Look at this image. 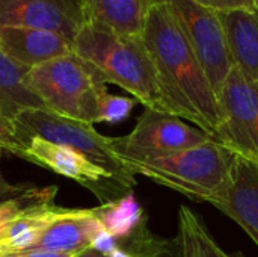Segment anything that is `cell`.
Segmentation results:
<instances>
[{
	"label": "cell",
	"instance_id": "obj_1",
	"mask_svg": "<svg viewBox=\"0 0 258 257\" xmlns=\"http://www.w3.org/2000/svg\"><path fill=\"white\" fill-rule=\"evenodd\" d=\"M141 38L151 56L166 112L216 139L222 124L218 95L168 3L150 2Z\"/></svg>",
	"mask_w": 258,
	"mask_h": 257
},
{
	"label": "cell",
	"instance_id": "obj_2",
	"mask_svg": "<svg viewBox=\"0 0 258 257\" xmlns=\"http://www.w3.org/2000/svg\"><path fill=\"white\" fill-rule=\"evenodd\" d=\"M73 50L92 65L106 83L121 86L147 109L166 112L151 56L141 36L119 35L85 21L73 39Z\"/></svg>",
	"mask_w": 258,
	"mask_h": 257
},
{
	"label": "cell",
	"instance_id": "obj_3",
	"mask_svg": "<svg viewBox=\"0 0 258 257\" xmlns=\"http://www.w3.org/2000/svg\"><path fill=\"white\" fill-rule=\"evenodd\" d=\"M236 153L218 139L171 151L124 162L133 176L141 174L174 189L194 201L213 204L230 183Z\"/></svg>",
	"mask_w": 258,
	"mask_h": 257
},
{
	"label": "cell",
	"instance_id": "obj_4",
	"mask_svg": "<svg viewBox=\"0 0 258 257\" xmlns=\"http://www.w3.org/2000/svg\"><path fill=\"white\" fill-rule=\"evenodd\" d=\"M24 82L51 112L89 124L101 123V98L107 83L76 53L30 68Z\"/></svg>",
	"mask_w": 258,
	"mask_h": 257
},
{
	"label": "cell",
	"instance_id": "obj_5",
	"mask_svg": "<svg viewBox=\"0 0 258 257\" xmlns=\"http://www.w3.org/2000/svg\"><path fill=\"white\" fill-rule=\"evenodd\" d=\"M18 139L24 144L29 138L38 136L48 142L70 147L88 161L110 173L124 186L132 189L135 176L127 171L118 155L112 148V138L100 135L92 124L68 118L50 109H27L14 120Z\"/></svg>",
	"mask_w": 258,
	"mask_h": 257
},
{
	"label": "cell",
	"instance_id": "obj_6",
	"mask_svg": "<svg viewBox=\"0 0 258 257\" xmlns=\"http://www.w3.org/2000/svg\"><path fill=\"white\" fill-rule=\"evenodd\" d=\"M222 115L218 141L236 155L258 162V85L236 65L218 92Z\"/></svg>",
	"mask_w": 258,
	"mask_h": 257
},
{
	"label": "cell",
	"instance_id": "obj_7",
	"mask_svg": "<svg viewBox=\"0 0 258 257\" xmlns=\"http://www.w3.org/2000/svg\"><path fill=\"white\" fill-rule=\"evenodd\" d=\"M212 139H215L212 135L175 115L145 108L127 136L112 138V148L124 164L151 155L190 148Z\"/></svg>",
	"mask_w": 258,
	"mask_h": 257
},
{
	"label": "cell",
	"instance_id": "obj_8",
	"mask_svg": "<svg viewBox=\"0 0 258 257\" xmlns=\"http://www.w3.org/2000/svg\"><path fill=\"white\" fill-rule=\"evenodd\" d=\"M151 2V0H150ZM169 5L178 26L194 48L216 95L233 64L218 12L195 0H160Z\"/></svg>",
	"mask_w": 258,
	"mask_h": 257
},
{
	"label": "cell",
	"instance_id": "obj_9",
	"mask_svg": "<svg viewBox=\"0 0 258 257\" xmlns=\"http://www.w3.org/2000/svg\"><path fill=\"white\" fill-rule=\"evenodd\" d=\"M21 159L76 180L92 191L103 203L118 200L128 191V188L116 180L110 173L92 164L79 151L48 142L38 136H32L24 142Z\"/></svg>",
	"mask_w": 258,
	"mask_h": 257
},
{
	"label": "cell",
	"instance_id": "obj_10",
	"mask_svg": "<svg viewBox=\"0 0 258 257\" xmlns=\"http://www.w3.org/2000/svg\"><path fill=\"white\" fill-rule=\"evenodd\" d=\"M85 21L82 0H0V26L53 30L73 41Z\"/></svg>",
	"mask_w": 258,
	"mask_h": 257
},
{
	"label": "cell",
	"instance_id": "obj_11",
	"mask_svg": "<svg viewBox=\"0 0 258 257\" xmlns=\"http://www.w3.org/2000/svg\"><path fill=\"white\" fill-rule=\"evenodd\" d=\"M0 52L27 70L74 53L73 41L57 32L8 26H0Z\"/></svg>",
	"mask_w": 258,
	"mask_h": 257
},
{
	"label": "cell",
	"instance_id": "obj_12",
	"mask_svg": "<svg viewBox=\"0 0 258 257\" xmlns=\"http://www.w3.org/2000/svg\"><path fill=\"white\" fill-rule=\"evenodd\" d=\"M212 206L239 224L258 247V170L251 161L236 155L227 191Z\"/></svg>",
	"mask_w": 258,
	"mask_h": 257
},
{
	"label": "cell",
	"instance_id": "obj_13",
	"mask_svg": "<svg viewBox=\"0 0 258 257\" xmlns=\"http://www.w3.org/2000/svg\"><path fill=\"white\" fill-rule=\"evenodd\" d=\"M103 229L104 227L94 214V209H74L70 215L54 221L33 248L74 256L89 248Z\"/></svg>",
	"mask_w": 258,
	"mask_h": 257
},
{
	"label": "cell",
	"instance_id": "obj_14",
	"mask_svg": "<svg viewBox=\"0 0 258 257\" xmlns=\"http://www.w3.org/2000/svg\"><path fill=\"white\" fill-rule=\"evenodd\" d=\"M233 64L258 83V11L218 14Z\"/></svg>",
	"mask_w": 258,
	"mask_h": 257
},
{
	"label": "cell",
	"instance_id": "obj_15",
	"mask_svg": "<svg viewBox=\"0 0 258 257\" xmlns=\"http://www.w3.org/2000/svg\"><path fill=\"white\" fill-rule=\"evenodd\" d=\"M85 20L119 35L141 36L150 0H82Z\"/></svg>",
	"mask_w": 258,
	"mask_h": 257
},
{
	"label": "cell",
	"instance_id": "obj_16",
	"mask_svg": "<svg viewBox=\"0 0 258 257\" xmlns=\"http://www.w3.org/2000/svg\"><path fill=\"white\" fill-rule=\"evenodd\" d=\"M74 209L59 208L54 203L33 208L23 214L0 241V256L33 248L44 232L57 220L70 215Z\"/></svg>",
	"mask_w": 258,
	"mask_h": 257
},
{
	"label": "cell",
	"instance_id": "obj_17",
	"mask_svg": "<svg viewBox=\"0 0 258 257\" xmlns=\"http://www.w3.org/2000/svg\"><path fill=\"white\" fill-rule=\"evenodd\" d=\"M27 71L0 52V112L11 121L23 111L47 109L44 101L27 88L24 82Z\"/></svg>",
	"mask_w": 258,
	"mask_h": 257
},
{
	"label": "cell",
	"instance_id": "obj_18",
	"mask_svg": "<svg viewBox=\"0 0 258 257\" xmlns=\"http://www.w3.org/2000/svg\"><path fill=\"white\" fill-rule=\"evenodd\" d=\"M94 214L101 221L106 232L116 239V242L128 239L147 226L144 209L132 192H127L118 200L103 203V206L94 209Z\"/></svg>",
	"mask_w": 258,
	"mask_h": 257
},
{
	"label": "cell",
	"instance_id": "obj_19",
	"mask_svg": "<svg viewBox=\"0 0 258 257\" xmlns=\"http://www.w3.org/2000/svg\"><path fill=\"white\" fill-rule=\"evenodd\" d=\"M177 242L181 257H242L224 251L209 232L203 218L186 206H181L178 212Z\"/></svg>",
	"mask_w": 258,
	"mask_h": 257
},
{
	"label": "cell",
	"instance_id": "obj_20",
	"mask_svg": "<svg viewBox=\"0 0 258 257\" xmlns=\"http://www.w3.org/2000/svg\"><path fill=\"white\" fill-rule=\"evenodd\" d=\"M56 192H57L56 186L36 188L30 185H23L21 191L15 197L2 203L0 204V241L5 239L9 229L23 214H26L33 208L54 203Z\"/></svg>",
	"mask_w": 258,
	"mask_h": 257
},
{
	"label": "cell",
	"instance_id": "obj_21",
	"mask_svg": "<svg viewBox=\"0 0 258 257\" xmlns=\"http://www.w3.org/2000/svg\"><path fill=\"white\" fill-rule=\"evenodd\" d=\"M125 244L119 247L138 257H181L180 245L175 241H166L154 236L147 226L138 230L128 239L119 241L118 244Z\"/></svg>",
	"mask_w": 258,
	"mask_h": 257
},
{
	"label": "cell",
	"instance_id": "obj_22",
	"mask_svg": "<svg viewBox=\"0 0 258 257\" xmlns=\"http://www.w3.org/2000/svg\"><path fill=\"white\" fill-rule=\"evenodd\" d=\"M138 101L124 95H113L106 92L101 98V123H121L124 121Z\"/></svg>",
	"mask_w": 258,
	"mask_h": 257
},
{
	"label": "cell",
	"instance_id": "obj_23",
	"mask_svg": "<svg viewBox=\"0 0 258 257\" xmlns=\"http://www.w3.org/2000/svg\"><path fill=\"white\" fill-rule=\"evenodd\" d=\"M2 151L21 158L24 144L18 139L14 123L0 112V153Z\"/></svg>",
	"mask_w": 258,
	"mask_h": 257
},
{
	"label": "cell",
	"instance_id": "obj_24",
	"mask_svg": "<svg viewBox=\"0 0 258 257\" xmlns=\"http://www.w3.org/2000/svg\"><path fill=\"white\" fill-rule=\"evenodd\" d=\"M197 3L221 14L231 11H257L255 0H195Z\"/></svg>",
	"mask_w": 258,
	"mask_h": 257
},
{
	"label": "cell",
	"instance_id": "obj_25",
	"mask_svg": "<svg viewBox=\"0 0 258 257\" xmlns=\"http://www.w3.org/2000/svg\"><path fill=\"white\" fill-rule=\"evenodd\" d=\"M92 248H95L97 251H100L101 254H104V256H110V253L115 250V248H118V242H116V239L112 236V235H109L107 232H106V229H103L97 236H95V239L92 241V245H91Z\"/></svg>",
	"mask_w": 258,
	"mask_h": 257
},
{
	"label": "cell",
	"instance_id": "obj_26",
	"mask_svg": "<svg viewBox=\"0 0 258 257\" xmlns=\"http://www.w3.org/2000/svg\"><path fill=\"white\" fill-rule=\"evenodd\" d=\"M76 256V254H74ZM73 254H67V253H56V251H48V250H42V248H30V250H24V251H17V253H11V254H5L0 257H74Z\"/></svg>",
	"mask_w": 258,
	"mask_h": 257
},
{
	"label": "cell",
	"instance_id": "obj_27",
	"mask_svg": "<svg viewBox=\"0 0 258 257\" xmlns=\"http://www.w3.org/2000/svg\"><path fill=\"white\" fill-rule=\"evenodd\" d=\"M21 188H23V185H17V186L12 185V188H9V189H6V191H0V204L5 203L6 200L15 197V195L21 191Z\"/></svg>",
	"mask_w": 258,
	"mask_h": 257
},
{
	"label": "cell",
	"instance_id": "obj_28",
	"mask_svg": "<svg viewBox=\"0 0 258 257\" xmlns=\"http://www.w3.org/2000/svg\"><path fill=\"white\" fill-rule=\"evenodd\" d=\"M74 257H109V256H104V254H101L100 251H97L95 248L89 247V248H86V250H83V251L77 253Z\"/></svg>",
	"mask_w": 258,
	"mask_h": 257
},
{
	"label": "cell",
	"instance_id": "obj_29",
	"mask_svg": "<svg viewBox=\"0 0 258 257\" xmlns=\"http://www.w3.org/2000/svg\"><path fill=\"white\" fill-rule=\"evenodd\" d=\"M109 257H138L136 254H132V253H128V251H125V250H122V248H115L112 253H110V256Z\"/></svg>",
	"mask_w": 258,
	"mask_h": 257
},
{
	"label": "cell",
	"instance_id": "obj_30",
	"mask_svg": "<svg viewBox=\"0 0 258 257\" xmlns=\"http://www.w3.org/2000/svg\"><path fill=\"white\" fill-rule=\"evenodd\" d=\"M9 188H12V185H9V183L3 179V176H2V173H0V191H6V189H9Z\"/></svg>",
	"mask_w": 258,
	"mask_h": 257
},
{
	"label": "cell",
	"instance_id": "obj_31",
	"mask_svg": "<svg viewBox=\"0 0 258 257\" xmlns=\"http://www.w3.org/2000/svg\"><path fill=\"white\" fill-rule=\"evenodd\" d=\"M252 164H254V165L257 167V170H258V162H252Z\"/></svg>",
	"mask_w": 258,
	"mask_h": 257
},
{
	"label": "cell",
	"instance_id": "obj_32",
	"mask_svg": "<svg viewBox=\"0 0 258 257\" xmlns=\"http://www.w3.org/2000/svg\"><path fill=\"white\" fill-rule=\"evenodd\" d=\"M255 5H257V11H258V0H255Z\"/></svg>",
	"mask_w": 258,
	"mask_h": 257
},
{
	"label": "cell",
	"instance_id": "obj_33",
	"mask_svg": "<svg viewBox=\"0 0 258 257\" xmlns=\"http://www.w3.org/2000/svg\"><path fill=\"white\" fill-rule=\"evenodd\" d=\"M257 85H258V83H257Z\"/></svg>",
	"mask_w": 258,
	"mask_h": 257
}]
</instances>
